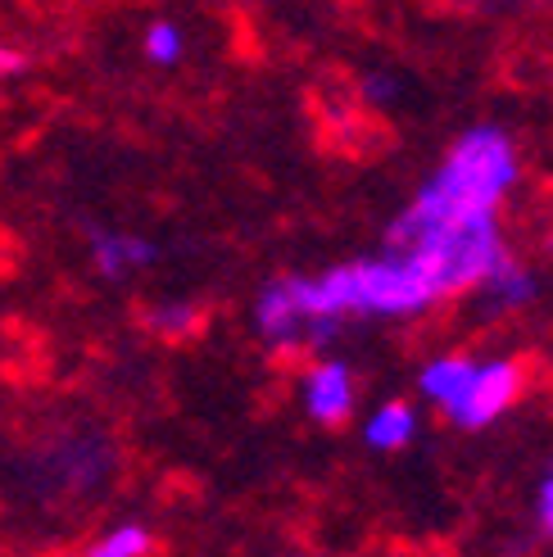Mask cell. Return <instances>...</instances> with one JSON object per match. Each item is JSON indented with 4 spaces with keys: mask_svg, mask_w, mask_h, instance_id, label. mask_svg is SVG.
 I'll list each match as a JSON object with an SVG mask.
<instances>
[{
    "mask_svg": "<svg viewBox=\"0 0 553 557\" xmlns=\"http://www.w3.org/2000/svg\"><path fill=\"white\" fill-rule=\"evenodd\" d=\"M521 182V150L504 123L463 127L435 169L418 182L413 200L391 218L385 245H413L486 222H504V205Z\"/></svg>",
    "mask_w": 553,
    "mask_h": 557,
    "instance_id": "obj_1",
    "label": "cell"
},
{
    "mask_svg": "<svg viewBox=\"0 0 553 557\" xmlns=\"http://www.w3.org/2000/svg\"><path fill=\"white\" fill-rule=\"evenodd\" d=\"M413 389L427 408H435L454 431L477 435L500 426L527 389V368L508 354H467L445 349L427 358L413 376Z\"/></svg>",
    "mask_w": 553,
    "mask_h": 557,
    "instance_id": "obj_2",
    "label": "cell"
},
{
    "mask_svg": "<svg viewBox=\"0 0 553 557\" xmlns=\"http://www.w3.org/2000/svg\"><path fill=\"white\" fill-rule=\"evenodd\" d=\"M299 412L322 431L354 422L358 417V372L349 358L322 349L299 368Z\"/></svg>",
    "mask_w": 553,
    "mask_h": 557,
    "instance_id": "obj_3",
    "label": "cell"
},
{
    "mask_svg": "<svg viewBox=\"0 0 553 557\" xmlns=\"http://www.w3.org/2000/svg\"><path fill=\"white\" fill-rule=\"evenodd\" d=\"M159 240L136 232V227H91L87 232V263L100 282L109 286H127V282H142L146 272H155L159 263Z\"/></svg>",
    "mask_w": 553,
    "mask_h": 557,
    "instance_id": "obj_4",
    "label": "cell"
},
{
    "mask_svg": "<svg viewBox=\"0 0 553 557\" xmlns=\"http://www.w3.org/2000/svg\"><path fill=\"white\" fill-rule=\"evenodd\" d=\"M422 435V408L418 399H404V395H391V399H377L364 422H358V440L368 444L372 454H408L413 444Z\"/></svg>",
    "mask_w": 553,
    "mask_h": 557,
    "instance_id": "obj_5",
    "label": "cell"
},
{
    "mask_svg": "<svg viewBox=\"0 0 553 557\" xmlns=\"http://www.w3.org/2000/svg\"><path fill=\"white\" fill-rule=\"evenodd\" d=\"M477 295H481V304L490 313H527L544 295V276L527 259L504 255L500 263H494V272L477 286Z\"/></svg>",
    "mask_w": 553,
    "mask_h": 557,
    "instance_id": "obj_6",
    "label": "cell"
},
{
    "mask_svg": "<svg viewBox=\"0 0 553 557\" xmlns=\"http://www.w3.org/2000/svg\"><path fill=\"white\" fill-rule=\"evenodd\" d=\"M186 50H191V37H186V27L177 23V18H169V14H159V18H150L146 27H142V60L150 64V69H177L182 60H186Z\"/></svg>",
    "mask_w": 553,
    "mask_h": 557,
    "instance_id": "obj_7",
    "label": "cell"
},
{
    "mask_svg": "<svg viewBox=\"0 0 553 557\" xmlns=\"http://www.w3.org/2000/svg\"><path fill=\"white\" fill-rule=\"evenodd\" d=\"M155 553V531L146 521H114L82 548V557H150Z\"/></svg>",
    "mask_w": 553,
    "mask_h": 557,
    "instance_id": "obj_8",
    "label": "cell"
},
{
    "mask_svg": "<svg viewBox=\"0 0 553 557\" xmlns=\"http://www.w3.org/2000/svg\"><path fill=\"white\" fill-rule=\"evenodd\" d=\"M146 326L155 331L159 341H186V336H196L200 331V309L191 299H182V295H159V299H150V309H146Z\"/></svg>",
    "mask_w": 553,
    "mask_h": 557,
    "instance_id": "obj_9",
    "label": "cell"
},
{
    "mask_svg": "<svg viewBox=\"0 0 553 557\" xmlns=\"http://www.w3.org/2000/svg\"><path fill=\"white\" fill-rule=\"evenodd\" d=\"M358 96H364V104H372V109H395L404 96V82L395 73H368L358 82Z\"/></svg>",
    "mask_w": 553,
    "mask_h": 557,
    "instance_id": "obj_10",
    "label": "cell"
},
{
    "mask_svg": "<svg viewBox=\"0 0 553 557\" xmlns=\"http://www.w3.org/2000/svg\"><path fill=\"white\" fill-rule=\"evenodd\" d=\"M531 517L540 525V535L553 540V462L540 471V481H536V494H531Z\"/></svg>",
    "mask_w": 553,
    "mask_h": 557,
    "instance_id": "obj_11",
    "label": "cell"
},
{
    "mask_svg": "<svg viewBox=\"0 0 553 557\" xmlns=\"http://www.w3.org/2000/svg\"><path fill=\"white\" fill-rule=\"evenodd\" d=\"M23 69H27L23 50H19V46H10V41H0V87H5L10 77H19Z\"/></svg>",
    "mask_w": 553,
    "mask_h": 557,
    "instance_id": "obj_12",
    "label": "cell"
},
{
    "mask_svg": "<svg viewBox=\"0 0 553 557\" xmlns=\"http://www.w3.org/2000/svg\"><path fill=\"white\" fill-rule=\"evenodd\" d=\"M544 249H549V255H553V232H549V240H544Z\"/></svg>",
    "mask_w": 553,
    "mask_h": 557,
    "instance_id": "obj_13",
    "label": "cell"
}]
</instances>
